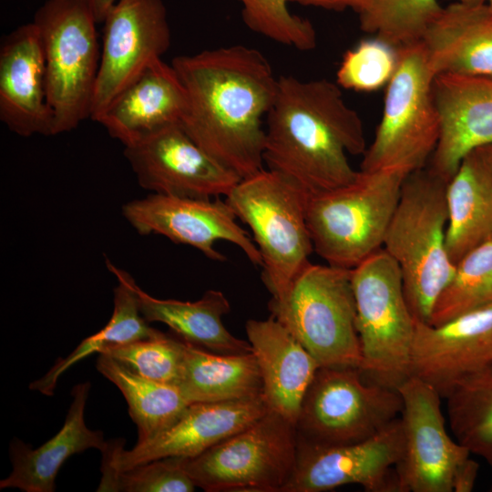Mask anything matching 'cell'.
<instances>
[{"label":"cell","instance_id":"18","mask_svg":"<svg viewBox=\"0 0 492 492\" xmlns=\"http://www.w3.org/2000/svg\"><path fill=\"white\" fill-rule=\"evenodd\" d=\"M492 363V304L439 325L415 322L410 376L442 397L464 377Z\"/></svg>","mask_w":492,"mask_h":492},{"label":"cell","instance_id":"40","mask_svg":"<svg viewBox=\"0 0 492 492\" xmlns=\"http://www.w3.org/2000/svg\"><path fill=\"white\" fill-rule=\"evenodd\" d=\"M492 174V143L476 149Z\"/></svg>","mask_w":492,"mask_h":492},{"label":"cell","instance_id":"8","mask_svg":"<svg viewBox=\"0 0 492 492\" xmlns=\"http://www.w3.org/2000/svg\"><path fill=\"white\" fill-rule=\"evenodd\" d=\"M361 370L371 381L397 388L410 376L415 322L396 261L379 249L352 269Z\"/></svg>","mask_w":492,"mask_h":492},{"label":"cell","instance_id":"37","mask_svg":"<svg viewBox=\"0 0 492 492\" xmlns=\"http://www.w3.org/2000/svg\"><path fill=\"white\" fill-rule=\"evenodd\" d=\"M479 464L469 456L462 461L456 468L452 489L455 492H470L475 487L478 475Z\"/></svg>","mask_w":492,"mask_h":492},{"label":"cell","instance_id":"36","mask_svg":"<svg viewBox=\"0 0 492 492\" xmlns=\"http://www.w3.org/2000/svg\"><path fill=\"white\" fill-rule=\"evenodd\" d=\"M195 487L182 466V458L166 457L102 474L97 491L192 492Z\"/></svg>","mask_w":492,"mask_h":492},{"label":"cell","instance_id":"13","mask_svg":"<svg viewBox=\"0 0 492 492\" xmlns=\"http://www.w3.org/2000/svg\"><path fill=\"white\" fill-rule=\"evenodd\" d=\"M89 118L98 122L117 96L170 45L162 0H118L104 21Z\"/></svg>","mask_w":492,"mask_h":492},{"label":"cell","instance_id":"5","mask_svg":"<svg viewBox=\"0 0 492 492\" xmlns=\"http://www.w3.org/2000/svg\"><path fill=\"white\" fill-rule=\"evenodd\" d=\"M307 194L270 169L241 179L225 196L249 226L262 260L261 279L272 298H281L310 262L313 245L306 220Z\"/></svg>","mask_w":492,"mask_h":492},{"label":"cell","instance_id":"1","mask_svg":"<svg viewBox=\"0 0 492 492\" xmlns=\"http://www.w3.org/2000/svg\"><path fill=\"white\" fill-rule=\"evenodd\" d=\"M188 97L181 126L214 160L241 179L264 169L263 118L278 77L263 54L243 45L176 56L172 62Z\"/></svg>","mask_w":492,"mask_h":492},{"label":"cell","instance_id":"2","mask_svg":"<svg viewBox=\"0 0 492 492\" xmlns=\"http://www.w3.org/2000/svg\"><path fill=\"white\" fill-rule=\"evenodd\" d=\"M264 164L296 183L308 197L346 186L358 176L348 155H364L362 119L328 79L278 77L267 117Z\"/></svg>","mask_w":492,"mask_h":492},{"label":"cell","instance_id":"6","mask_svg":"<svg viewBox=\"0 0 492 492\" xmlns=\"http://www.w3.org/2000/svg\"><path fill=\"white\" fill-rule=\"evenodd\" d=\"M268 308L320 366L361 369L352 270L309 262Z\"/></svg>","mask_w":492,"mask_h":492},{"label":"cell","instance_id":"22","mask_svg":"<svg viewBox=\"0 0 492 492\" xmlns=\"http://www.w3.org/2000/svg\"><path fill=\"white\" fill-rule=\"evenodd\" d=\"M245 331L269 410L295 425L305 393L320 367L313 355L274 317L250 319Z\"/></svg>","mask_w":492,"mask_h":492},{"label":"cell","instance_id":"9","mask_svg":"<svg viewBox=\"0 0 492 492\" xmlns=\"http://www.w3.org/2000/svg\"><path fill=\"white\" fill-rule=\"evenodd\" d=\"M395 71L386 85L381 121L364 153L360 170L427 166L440 136L432 83L435 77L422 42L397 49Z\"/></svg>","mask_w":492,"mask_h":492},{"label":"cell","instance_id":"29","mask_svg":"<svg viewBox=\"0 0 492 492\" xmlns=\"http://www.w3.org/2000/svg\"><path fill=\"white\" fill-rule=\"evenodd\" d=\"M97 369L123 394L138 427L137 443L169 428L190 405L176 385L141 376L108 355L99 354Z\"/></svg>","mask_w":492,"mask_h":492},{"label":"cell","instance_id":"27","mask_svg":"<svg viewBox=\"0 0 492 492\" xmlns=\"http://www.w3.org/2000/svg\"><path fill=\"white\" fill-rule=\"evenodd\" d=\"M181 340L182 359L176 386L190 405L262 394V380L252 353L221 354Z\"/></svg>","mask_w":492,"mask_h":492},{"label":"cell","instance_id":"31","mask_svg":"<svg viewBox=\"0 0 492 492\" xmlns=\"http://www.w3.org/2000/svg\"><path fill=\"white\" fill-rule=\"evenodd\" d=\"M443 8L438 0H364L354 12L364 32L399 49L421 42Z\"/></svg>","mask_w":492,"mask_h":492},{"label":"cell","instance_id":"28","mask_svg":"<svg viewBox=\"0 0 492 492\" xmlns=\"http://www.w3.org/2000/svg\"><path fill=\"white\" fill-rule=\"evenodd\" d=\"M106 265L118 281L114 288V309L108 323L100 331L84 339L68 355L59 358L44 376L30 384L31 390L52 395L59 377L90 354H99L107 347L153 337L160 333L142 316L138 303L139 286L132 276L108 259Z\"/></svg>","mask_w":492,"mask_h":492},{"label":"cell","instance_id":"34","mask_svg":"<svg viewBox=\"0 0 492 492\" xmlns=\"http://www.w3.org/2000/svg\"><path fill=\"white\" fill-rule=\"evenodd\" d=\"M244 24L253 32L301 51L316 46L312 23L292 14L289 0H238Z\"/></svg>","mask_w":492,"mask_h":492},{"label":"cell","instance_id":"39","mask_svg":"<svg viewBox=\"0 0 492 492\" xmlns=\"http://www.w3.org/2000/svg\"><path fill=\"white\" fill-rule=\"evenodd\" d=\"M118 0H88L97 23H103L108 10Z\"/></svg>","mask_w":492,"mask_h":492},{"label":"cell","instance_id":"30","mask_svg":"<svg viewBox=\"0 0 492 492\" xmlns=\"http://www.w3.org/2000/svg\"><path fill=\"white\" fill-rule=\"evenodd\" d=\"M445 398L456 441L492 468V363L461 379Z\"/></svg>","mask_w":492,"mask_h":492},{"label":"cell","instance_id":"26","mask_svg":"<svg viewBox=\"0 0 492 492\" xmlns=\"http://www.w3.org/2000/svg\"><path fill=\"white\" fill-rule=\"evenodd\" d=\"M138 293L140 313L148 323H162L184 341L213 353H252L250 343L232 335L222 323L231 311L222 292L208 290L195 302L158 299L140 287Z\"/></svg>","mask_w":492,"mask_h":492},{"label":"cell","instance_id":"16","mask_svg":"<svg viewBox=\"0 0 492 492\" xmlns=\"http://www.w3.org/2000/svg\"><path fill=\"white\" fill-rule=\"evenodd\" d=\"M124 155L139 186L151 193L212 199L227 196L241 179L208 155L181 124L124 146Z\"/></svg>","mask_w":492,"mask_h":492},{"label":"cell","instance_id":"33","mask_svg":"<svg viewBox=\"0 0 492 492\" xmlns=\"http://www.w3.org/2000/svg\"><path fill=\"white\" fill-rule=\"evenodd\" d=\"M100 354L141 376L176 385L181 366L182 340L172 333L160 332L153 337L107 347Z\"/></svg>","mask_w":492,"mask_h":492},{"label":"cell","instance_id":"32","mask_svg":"<svg viewBox=\"0 0 492 492\" xmlns=\"http://www.w3.org/2000/svg\"><path fill=\"white\" fill-rule=\"evenodd\" d=\"M492 304V239L472 250L456 264L438 296L429 321L439 325Z\"/></svg>","mask_w":492,"mask_h":492},{"label":"cell","instance_id":"35","mask_svg":"<svg viewBox=\"0 0 492 492\" xmlns=\"http://www.w3.org/2000/svg\"><path fill=\"white\" fill-rule=\"evenodd\" d=\"M397 58V49L375 37L363 40L344 53L336 73V83L354 91H375L389 83Z\"/></svg>","mask_w":492,"mask_h":492},{"label":"cell","instance_id":"17","mask_svg":"<svg viewBox=\"0 0 492 492\" xmlns=\"http://www.w3.org/2000/svg\"><path fill=\"white\" fill-rule=\"evenodd\" d=\"M268 407L262 394L213 403L190 404L169 428L150 440L124 449L123 439L108 441L102 451V474L123 471L166 457L190 458L243 430L261 417Z\"/></svg>","mask_w":492,"mask_h":492},{"label":"cell","instance_id":"11","mask_svg":"<svg viewBox=\"0 0 492 492\" xmlns=\"http://www.w3.org/2000/svg\"><path fill=\"white\" fill-rule=\"evenodd\" d=\"M296 426L268 410L243 430L197 456L182 458L196 487L207 492H281L297 457Z\"/></svg>","mask_w":492,"mask_h":492},{"label":"cell","instance_id":"21","mask_svg":"<svg viewBox=\"0 0 492 492\" xmlns=\"http://www.w3.org/2000/svg\"><path fill=\"white\" fill-rule=\"evenodd\" d=\"M187 109V92L176 70L158 58L117 96L98 123L127 146L162 128L181 124Z\"/></svg>","mask_w":492,"mask_h":492},{"label":"cell","instance_id":"38","mask_svg":"<svg viewBox=\"0 0 492 492\" xmlns=\"http://www.w3.org/2000/svg\"><path fill=\"white\" fill-rule=\"evenodd\" d=\"M364 0H289L290 3H297L302 5L316 6L330 10H343L347 7L354 11Z\"/></svg>","mask_w":492,"mask_h":492},{"label":"cell","instance_id":"15","mask_svg":"<svg viewBox=\"0 0 492 492\" xmlns=\"http://www.w3.org/2000/svg\"><path fill=\"white\" fill-rule=\"evenodd\" d=\"M121 212L141 235L164 236L218 261L226 258L214 248L215 242L226 241L239 247L252 264L262 265L253 239L237 223L236 215L220 197L198 199L150 193L126 202Z\"/></svg>","mask_w":492,"mask_h":492},{"label":"cell","instance_id":"23","mask_svg":"<svg viewBox=\"0 0 492 492\" xmlns=\"http://www.w3.org/2000/svg\"><path fill=\"white\" fill-rule=\"evenodd\" d=\"M90 383L75 385L71 391L73 400L64 425L58 433L39 447L14 438L9 446L13 469L0 481V488H18L25 492H54L56 477L64 462L72 455L89 448L107 447L101 431L89 429L85 423V407Z\"/></svg>","mask_w":492,"mask_h":492},{"label":"cell","instance_id":"25","mask_svg":"<svg viewBox=\"0 0 492 492\" xmlns=\"http://www.w3.org/2000/svg\"><path fill=\"white\" fill-rule=\"evenodd\" d=\"M446 246L456 264L492 239V174L477 150L466 155L446 190Z\"/></svg>","mask_w":492,"mask_h":492},{"label":"cell","instance_id":"19","mask_svg":"<svg viewBox=\"0 0 492 492\" xmlns=\"http://www.w3.org/2000/svg\"><path fill=\"white\" fill-rule=\"evenodd\" d=\"M432 91L440 136L426 167L448 182L466 155L492 143V77L441 74Z\"/></svg>","mask_w":492,"mask_h":492},{"label":"cell","instance_id":"42","mask_svg":"<svg viewBox=\"0 0 492 492\" xmlns=\"http://www.w3.org/2000/svg\"><path fill=\"white\" fill-rule=\"evenodd\" d=\"M486 4L489 6L492 11V0H486Z\"/></svg>","mask_w":492,"mask_h":492},{"label":"cell","instance_id":"3","mask_svg":"<svg viewBox=\"0 0 492 492\" xmlns=\"http://www.w3.org/2000/svg\"><path fill=\"white\" fill-rule=\"evenodd\" d=\"M446 185L427 167L410 172L383 243L399 266L411 313L427 323L456 269L446 246Z\"/></svg>","mask_w":492,"mask_h":492},{"label":"cell","instance_id":"7","mask_svg":"<svg viewBox=\"0 0 492 492\" xmlns=\"http://www.w3.org/2000/svg\"><path fill=\"white\" fill-rule=\"evenodd\" d=\"M42 45L46 100L55 135L89 118L100 50L88 0H46L35 13Z\"/></svg>","mask_w":492,"mask_h":492},{"label":"cell","instance_id":"14","mask_svg":"<svg viewBox=\"0 0 492 492\" xmlns=\"http://www.w3.org/2000/svg\"><path fill=\"white\" fill-rule=\"evenodd\" d=\"M404 453L395 466L401 492H452L456 466L470 452L448 435L439 393L415 376L397 388Z\"/></svg>","mask_w":492,"mask_h":492},{"label":"cell","instance_id":"24","mask_svg":"<svg viewBox=\"0 0 492 492\" xmlns=\"http://www.w3.org/2000/svg\"><path fill=\"white\" fill-rule=\"evenodd\" d=\"M421 42L435 77H492V11L486 3L444 7Z\"/></svg>","mask_w":492,"mask_h":492},{"label":"cell","instance_id":"4","mask_svg":"<svg viewBox=\"0 0 492 492\" xmlns=\"http://www.w3.org/2000/svg\"><path fill=\"white\" fill-rule=\"evenodd\" d=\"M409 173L402 169L359 170L352 183L307 199L313 251L327 264L352 270L383 248Z\"/></svg>","mask_w":492,"mask_h":492},{"label":"cell","instance_id":"12","mask_svg":"<svg viewBox=\"0 0 492 492\" xmlns=\"http://www.w3.org/2000/svg\"><path fill=\"white\" fill-rule=\"evenodd\" d=\"M403 453L400 416L357 443L321 446L298 439L295 465L281 492H324L351 484L367 492H401L395 466Z\"/></svg>","mask_w":492,"mask_h":492},{"label":"cell","instance_id":"10","mask_svg":"<svg viewBox=\"0 0 492 492\" xmlns=\"http://www.w3.org/2000/svg\"><path fill=\"white\" fill-rule=\"evenodd\" d=\"M397 389L368 380L358 367L320 366L303 397L298 439L321 446L368 439L398 418Z\"/></svg>","mask_w":492,"mask_h":492},{"label":"cell","instance_id":"20","mask_svg":"<svg viewBox=\"0 0 492 492\" xmlns=\"http://www.w3.org/2000/svg\"><path fill=\"white\" fill-rule=\"evenodd\" d=\"M0 120L20 137L55 135L46 100L43 49L34 22L17 26L2 38Z\"/></svg>","mask_w":492,"mask_h":492},{"label":"cell","instance_id":"41","mask_svg":"<svg viewBox=\"0 0 492 492\" xmlns=\"http://www.w3.org/2000/svg\"><path fill=\"white\" fill-rule=\"evenodd\" d=\"M454 2H460L467 5H480L485 4L486 0H453Z\"/></svg>","mask_w":492,"mask_h":492}]
</instances>
